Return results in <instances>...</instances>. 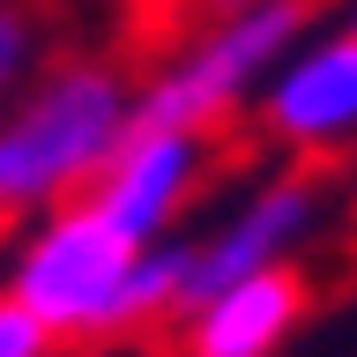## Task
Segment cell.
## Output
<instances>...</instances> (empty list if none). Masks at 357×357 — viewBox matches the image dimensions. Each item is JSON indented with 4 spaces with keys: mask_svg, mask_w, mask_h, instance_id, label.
Returning <instances> with one entry per match:
<instances>
[{
    "mask_svg": "<svg viewBox=\"0 0 357 357\" xmlns=\"http://www.w3.org/2000/svg\"><path fill=\"white\" fill-rule=\"evenodd\" d=\"M253 134L290 164H335L357 149V30H305L253 97Z\"/></svg>",
    "mask_w": 357,
    "mask_h": 357,
    "instance_id": "cell-5",
    "label": "cell"
},
{
    "mask_svg": "<svg viewBox=\"0 0 357 357\" xmlns=\"http://www.w3.org/2000/svg\"><path fill=\"white\" fill-rule=\"evenodd\" d=\"M0 8H8V0H0Z\"/></svg>",
    "mask_w": 357,
    "mask_h": 357,
    "instance_id": "cell-12",
    "label": "cell"
},
{
    "mask_svg": "<svg viewBox=\"0 0 357 357\" xmlns=\"http://www.w3.org/2000/svg\"><path fill=\"white\" fill-rule=\"evenodd\" d=\"M178 8H186V22H223V15H238V8H253V0H178Z\"/></svg>",
    "mask_w": 357,
    "mask_h": 357,
    "instance_id": "cell-10",
    "label": "cell"
},
{
    "mask_svg": "<svg viewBox=\"0 0 357 357\" xmlns=\"http://www.w3.org/2000/svg\"><path fill=\"white\" fill-rule=\"evenodd\" d=\"M134 127V82L112 60H52L0 112V231L82 201Z\"/></svg>",
    "mask_w": 357,
    "mask_h": 357,
    "instance_id": "cell-2",
    "label": "cell"
},
{
    "mask_svg": "<svg viewBox=\"0 0 357 357\" xmlns=\"http://www.w3.org/2000/svg\"><path fill=\"white\" fill-rule=\"evenodd\" d=\"M0 357H60V342H52V335L22 312L8 290H0Z\"/></svg>",
    "mask_w": 357,
    "mask_h": 357,
    "instance_id": "cell-9",
    "label": "cell"
},
{
    "mask_svg": "<svg viewBox=\"0 0 357 357\" xmlns=\"http://www.w3.org/2000/svg\"><path fill=\"white\" fill-rule=\"evenodd\" d=\"M342 30H357V0H342Z\"/></svg>",
    "mask_w": 357,
    "mask_h": 357,
    "instance_id": "cell-11",
    "label": "cell"
},
{
    "mask_svg": "<svg viewBox=\"0 0 357 357\" xmlns=\"http://www.w3.org/2000/svg\"><path fill=\"white\" fill-rule=\"evenodd\" d=\"M208 164H216V142H208V134L142 127V119H134L82 201L127 245H172L186 208H194V194H201V178H208Z\"/></svg>",
    "mask_w": 357,
    "mask_h": 357,
    "instance_id": "cell-6",
    "label": "cell"
},
{
    "mask_svg": "<svg viewBox=\"0 0 357 357\" xmlns=\"http://www.w3.org/2000/svg\"><path fill=\"white\" fill-rule=\"evenodd\" d=\"M320 216H328V178L312 164H275V172L245 178L238 194L223 201L208 223L178 231V312L208 298L223 283H245L261 268H290V253L305 238H320Z\"/></svg>",
    "mask_w": 357,
    "mask_h": 357,
    "instance_id": "cell-4",
    "label": "cell"
},
{
    "mask_svg": "<svg viewBox=\"0 0 357 357\" xmlns=\"http://www.w3.org/2000/svg\"><path fill=\"white\" fill-rule=\"evenodd\" d=\"M45 67H52V60H45V22H38V8H30V0H8V8H0V112L15 105Z\"/></svg>",
    "mask_w": 357,
    "mask_h": 357,
    "instance_id": "cell-8",
    "label": "cell"
},
{
    "mask_svg": "<svg viewBox=\"0 0 357 357\" xmlns=\"http://www.w3.org/2000/svg\"><path fill=\"white\" fill-rule=\"evenodd\" d=\"M312 8L305 0H253L223 22H201L172 45V60L156 67L149 82H134V119L142 127H186L223 142L238 112H253L261 82L275 75L290 45L305 38Z\"/></svg>",
    "mask_w": 357,
    "mask_h": 357,
    "instance_id": "cell-3",
    "label": "cell"
},
{
    "mask_svg": "<svg viewBox=\"0 0 357 357\" xmlns=\"http://www.w3.org/2000/svg\"><path fill=\"white\" fill-rule=\"evenodd\" d=\"M312 305V283L298 268H261L245 283H223L172 320V357H283Z\"/></svg>",
    "mask_w": 357,
    "mask_h": 357,
    "instance_id": "cell-7",
    "label": "cell"
},
{
    "mask_svg": "<svg viewBox=\"0 0 357 357\" xmlns=\"http://www.w3.org/2000/svg\"><path fill=\"white\" fill-rule=\"evenodd\" d=\"M0 290L60 350H105L178 320V253L127 245L89 201H60L0 245Z\"/></svg>",
    "mask_w": 357,
    "mask_h": 357,
    "instance_id": "cell-1",
    "label": "cell"
}]
</instances>
